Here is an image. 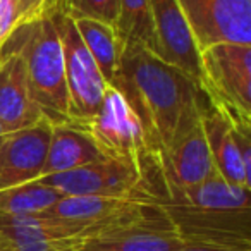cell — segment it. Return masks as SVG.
I'll list each match as a JSON object with an SVG mask.
<instances>
[{
    "mask_svg": "<svg viewBox=\"0 0 251 251\" xmlns=\"http://www.w3.org/2000/svg\"><path fill=\"white\" fill-rule=\"evenodd\" d=\"M57 12L67 16L73 21L90 19L115 29L119 18V0H60Z\"/></svg>",
    "mask_w": 251,
    "mask_h": 251,
    "instance_id": "ffe728a7",
    "label": "cell"
},
{
    "mask_svg": "<svg viewBox=\"0 0 251 251\" xmlns=\"http://www.w3.org/2000/svg\"><path fill=\"white\" fill-rule=\"evenodd\" d=\"M119 49H145L151 53L153 35H151L150 0H119V18L115 25Z\"/></svg>",
    "mask_w": 251,
    "mask_h": 251,
    "instance_id": "ac0fdd59",
    "label": "cell"
},
{
    "mask_svg": "<svg viewBox=\"0 0 251 251\" xmlns=\"http://www.w3.org/2000/svg\"><path fill=\"white\" fill-rule=\"evenodd\" d=\"M215 167L210 157L203 126L200 122L165 153L157 174L158 181L162 182V191L167 193L193 188L210 177Z\"/></svg>",
    "mask_w": 251,
    "mask_h": 251,
    "instance_id": "5bb4252c",
    "label": "cell"
},
{
    "mask_svg": "<svg viewBox=\"0 0 251 251\" xmlns=\"http://www.w3.org/2000/svg\"><path fill=\"white\" fill-rule=\"evenodd\" d=\"M71 126L93 143L105 160L131 165L148 181L157 176L143 126L117 88L107 86L97 114Z\"/></svg>",
    "mask_w": 251,
    "mask_h": 251,
    "instance_id": "277c9868",
    "label": "cell"
},
{
    "mask_svg": "<svg viewBox=\"0 0 251 251\" xmlns=\"http://www.w3.org/2000/svg\"><path fill=\"white\" fill-rule=\"evenodd\" d=\"M25 60L31 98L50 126H69L64 53L52 16L18 28L11 36Z\"/></svg>",
    "mask_w": 251,
    "mask_h": 251,
    "instance_id": "7a4b0ae2",
    "label": "cell"
},
{
    "mask_svg": "<svg viewBox=\"0 0 251 251\" xmlns=\"http://www.w3.org/2000/svg\"><path fill=\"white\" fill-rule=\"evenodd\" d=\"M203 133L217 174L229 184L251 189V134H241L210 107L203 112Z\"/></svg>",
    "mask_w": 251,
    "mask_h": 251,
    "instance_id": "4fadbf2b",
    "label": "cell"
},
{
    "mask_svg": "<svg viewBox=\"0 0 251 251\" xmlns=\"http://www.w3.org/2000/svg\"><path fill=\"white\" fill-rule=\"evenodd\" d=\"M79 251H103V250H90V248H81Z\"/></svg>",
    "mask_w": 251,
    "mask_h": 251,
    "instance_id": "603a6c76",
    "label": "cell"
},
{
    "mask_svg": "<svg viewBox=\"0 0 251 251\" xmlns=\"http://www.w3.org/2000/svg\"><path fill=\"white\" fill-rule=\"evenodd\" d=\"M186 239L177 232L160 203L143 213L108 227L84 243L83 248L103 251H177Z\"/></svg>",
    "mask_w": 251,
    "mask_h": 251,
    "instance_id": "9c48e42d",
    "label": "cell"
},
{
    "mask_svg": "<svg viewBox=\"0 0 251 251\" xmlns=\"http://www.w3.org/2000/svg\"><path fill=\"white\" fill-rule=\"evenodd\" d=\"M151 55L189 77L196 86L201 83L200 49L188 21L176 0H150ZM201 91V90H200Z\"/></svg>",
    "mask_w": 251,
    "mask_h": 251,
    "instance_id": "30bf717a",
    "label": "cell"
},
{
    "mask_svg": "<svg viewBox=\"0 0 251 251\" xmlns=\"http://www.w3.org/2000/svg\"><path fill=\"white\" fill-rule=\"evenodd\" d=\"M195 206L213 210H251V189L237 188L224 181L217 171L203 182L186 189L167 191L158 196V203Z\"/></svg>",
    "mask_w": 251,
    "mask_h": 251,
    "instance_id": "9a60e30c",
    "label": "cell"
},
{
    "mask_svg": "<svg viewBox=\"0 0 251 251\" xmlns=\"http://www.w3.org/2000/svg\"><path fill=\"white\" fill-rule=\"evenodd\" d=\"M4 129H2V126H0V143H2V140H4Z\"/></svg>",
    "mask_w": 251,
    "mask_h": 251,
    "instance_id": "7402d4cb",
    "label": "cell"
},
{
    "mask_svg": "<svg viewBox=\"0 0 251 251\" xmlns=\"http://www.w3.org/2000/svg\"><path fill=\"white\" fill-rule=\"evenodd\" d=\"M52 126L47 121L4 134L0 143V189L42 177Z\"/></svg>",
    "mask_w": 251,
    "mask_h": 251,
    "instance_id": "7c38bea8",
    "label": "cell"
},
{
    "mask_svg": "<svg viewBox=\"0 0 251 251\" xmlns=\"http://www.w3.org/2000/svg\"><path fill=\"white\" fill-rule=\"evenodd\" d=\"M62 198L59 191L40 181L0 189V213L4 215H36L43 213Z\"/></svg>",
    "mask_w": 251,
    "mask_h": 251,
    "instance_id": "d6986e66",
    "label": "cell"
},
{
    "mask_svg": "<svg viewBox=\"0 0 251 251\" xmlns=\"http://www.w3.org/2000/svg\"><path fill=\"white\" fill-rule=\"evenodd\" d=\"M177 251H250V250H241V248L224 246V244H213V243H198V241H186L184 246H181Z\"/></svg>",
    "mask_w": 251,
    "mask_h": 251,
    "instance_id": "44dd1931",
    "label": "cell"
},
{
    "mask_svg": "<svg viewBox=\"0 0 251 251\" xmlns=\"http://www.w3.org/2000/svg\"><path fill=\"white\" fill-rule=\"evenodd\" d=\"M200 50L215 43L251 45V0H176Z\"/></svg>",
    "mask_w": 251,
    "mask_h": 251,
    "instance_id": "ba28073f",
    "label": "cell"
},
{
    "mask_svg": "<svg viewBox=\"0 0 251 251\" xmlns=\"http://www.w3.org/2000/svg\"><path fill=\"white\" fill-rule=\"evenodd\" d=\"M112 86L121 91L140 119L155 172L165 153L201 122L208 107L200 88L186 74L145 49L122 50Z\"/></svg>",
    "mask_w": 251,
    "mask_h": 251,
    "instance_id": "6da1fadb",
    "label": "cell"
},
{
    "mask_svg": "<svg viewBox=\"0 0 251 251\" xmlns=\"http://www.w3.org/2000/svg\"><path fill=\"white\" fill-rule=\"evenodd\" d=\"M74 25L79 33V38L83 40L84 47L100 69L105 83L112 86L117 74L119 59H121V49H119L115 29L108 25L90 21V19H79V21H74Z\"/></svg>",
    "mask_w": 251,
    "mask_h": 251,
    "instance_id": "e0dca14e",
    "label": "cell"
},
{
    "mask_svg": "<svg viewBox=\"0 0 251 251\" xmlns=\"http://www.w3.org/2000/svg\"><path fill=\"white\" fill-rule=\"evenodd\" d=\"M36 181L53 188L62 196H157L150 181L141 172L114 160H100Z\"/></svg>",
    "mask_w": 251,
    "mask_h": 251,
    "instance_id": "8992f818",
    "label": "cell"
},
{
    "mask_svg": "<svg viewBox=\"0 0 251 251\" xmlns=\"http://www.w3.org/2000/svg\"><path fill=\"white\" fill-rule=\"evenodd\" d=\"M52 19L62 45L64 73L73 124L97 114L108 84L105 83L93 57L79 38L73 19L59 12L53 14Z\"/></svg>",
    "mask_w": 251,
    "mask_h": 251,
    "instance_id": "5b68a950",
    "label": "cell"
},
{
    "mask_svg": "<svg viewBox=\"0 0 251 251\" xmlns=\"http://www.w3.org/2000/svg\"><path fill=\"white\" fill-rule=\"evenodd\" d=\"M157 203V196H62L43 213L66 222L77 236L88 241L95 234L133 219Z\"/></svg>",
    "mask_w": 251,
    "mask_h": 251,
    "instance_id": "52a82bcc",
    "label": "cell"
},
{
    "mask_svg": "<svg viewBox=\"0 0 251 251\" xmlns=\"http://www.w3.org/2000/svg\"><path fill=\"white\" fill-rule=\"evenodd\" d=\"M45 121L31 98L25 60L14 40L0 49V126L4 133L26 129Z\"/></svg>",
    "mask_w": 251,
    "mask_h": 251,
    "instance_id": "8fae6325",
    "label": "cell"
},
{
    "mask_svg": "<svg viewBox=\"0 0 251 251\" xmlns=\"http://www.w3.org/2000/svg\"><path fill=\"white\" fill-rule=\"evenodd\" d=\"M206 105L241 134H251V45L215 43L200 50Z\"/></svg>",
    "mask_w": 251,
    "mask_h": 251,
    "instance_id": "3957f363",
    "label": "cell"
},
{
    "mask_svg": "<svg viewBox=\"0 0 251 251\" xmlns=\"http://www.w3.org/2000/svg\"><path fill=\"white\" fill-rule=\"evenodd\" d=\"M105 160L90 140L73 126H52L42 177Z\"/></svg>",
    "mask_w": 251,
    "mask_h": 251,
    "instance_id": "2e32d148",
    "label": "cell"
}]
</instances>
